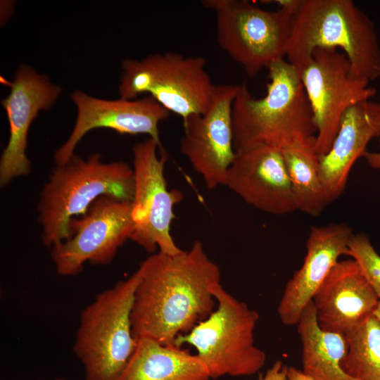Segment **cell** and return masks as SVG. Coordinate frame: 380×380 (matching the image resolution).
I'll use <instances>...</instances> for the list:
<instances>
[{"label": "cell", "mask_w": 380, "mask_h": 380, "mask_svg": "<svg viewBox=\"0 0 380 380\" xmlns=\"http://www.w3.org/2000/svg\"><path fill=\"white\" fill-rule=\"evenodd\" d=\"M353 234L345 224L311 227L300 268L287 281L277 308L281 322L296 325L300 315L341 255Z\"/></svg>", "instance_id": "2e32d148"}, {"label": "cell", "mask_w": 380, "mask_h": 380, "mask_svg": "<svg viewBox=\"0 0 380 380\" xmlns=\"http://www.w3.org/2000/svg\"><path fill=\"white\" fill-rule=\"evenodd\" d=\"M347 255L356 261L380 299V255L368 236L362 233L353 234L348 246Z\"/></svg>", "instance_id": "603a6c76"}, {"label": "cell", "mask_w": 380, "mask_h": 380, "mask_svg": "<svg viewBox=\"0 0 380 380\" xmlns=\"http://www.w3.org/2000/svg\"><path fill=\"white\" fill-rule=\"evenodd\" d=\"M149 138L132 148L135 191L132 202V229L129 239L150 253L158 251L175 255L182 250L170 232L175 219V206L182 199L177 189L170 190L164 175L165 154Z\"/></svg>", "instance_id": "30bf717a"}, {"label": "cell", "mask_w": 380, "mask_h": 380, "mask_svg": "<svg viewBox=\"0 0 380 380\" xmlns=\"http://www.w3.org/2000/svg\"><path fill=\"white\" fill-rule=\"evenodd\" d=\"M368 165L376 170H380V152H370L366 151L362 154Z\"/></svg>", "instance_id": "d4e9b609"}, {"label": "cell", "mask_w": 380, "mask_h": 380, "mask_svg": "<svg viewBox=\"0 0 380 380\" xmlns=\"http://www.w3.org/2000/svg\"><path fill=\"white\" fill-rule=\"evenodd\" d=\"M300 75L317 129L315 150L324 155L347 109L369 100L376 90L357 77L346 54L336 48H316Z\"/></svg>", "instance_id": "9c48e42d"}, {"label": "cell", "mask_w": 380, "mask_h": 380, "mask_svg": "<svg viewBox=\"0 0 380 380\" xmlns=\"http://www.w3.org/2000/svg\"><path fill=\"white\" fill-rule=\"evenodd\" d=\"M134 191V170L127 163H104L99 153L87 159L74 154L56 165L42 190L39 220L44 244L52 247L68 239L71 220L84 215L99 197L132 203Z\"/></svg>", "instance_id": "277c9868"}, {"label": "cell", "mask_w": 380, "mask_h": 380, "mask_svg": "<svg viewBox=\"0 0 380 380\" xmlns=\"http://www.w3.org/2000/svg\"><path fill=\"white\" fill-rule=\"evenodd\" d=\"M54 380H66V379H64V378H57V379H56Z\"/></svg>", "instance_id": "83f0119b"}, {"label": "cell", "mask_w": 380, "mask_h": 380, "mask_svg": "<svg viewBox=\"0 0 380 380\" xmlns=\"http://www.w3.org/2000/svg\"><path fill=\"white\" fill-rule=\"evenodd\" d=\"M131 312L134 336L175 345L215 310L214 291L221 280L218 265L201 242L175 255L152 253L138 269Z\"/></svg>", "instance_id": "6da1fadb"}, {"label": "cell", "mask_w": 380, "mask_h": 380, "mask_svg": "<svg viewBox=\"0 0 380 380\" xmlns=\"http://www.w3.org/2000/svg\"><path fill=\"white\" fill-rule=\"evenodd\" d=\"M217 308L175 346H193L210 379L222 376H251L265 365L266 354L255 344L258 313L220 284L214 291Z\"/></svg>", "instance_id": "8992f818"}, {"label": "cell", "mask_w": 380, "mask_h": 380, "mask_svg": "<svg viewBox=\"0 0 380 380\" xmlns=\"http://www.w3.org/2000/svg\"><path fill=\"white\" fill-rule=\"evenodd\" d=\"M71 99L77 107V118L70 137L55 152L56 165L65 163L84 135L97 128L110 129L121 134H146L162 147L158 125L170 112L151 96L106 100L77 90Z\"/></svg>", "instance_id": "4fadbf2b"}, {"label": "cell", "mask_w": 380, "mask_h": 380, "mask_svg": "<svg viewBox=\"0 0 380 380\" xmlns=\"http://www.w3.org/2000/svg\"><path fill=\"white\" fill-rule=\"evenodd\" d=\"M374 314L375 315V316L378 318V319L380 322V301H379V305H378L376 309L375 310Z\"/></svg>", "instance_id": "4316f807"}, {"label": "cell", "mask_w": 380, "mask_h": 380, "mask_svg": "<svg viewBox=\"0 0 380 380\" xmlns=\"http://www.w3.org/2000/svg\"><path fill=\"white\" fill-rule=\"evenodd\" d=\"M224 186L263 212L285 215L297 210L288 170L279 148L260 146L236 151Z\"/></svg>", "instance_id": "9a60e30c"}, {"label": "cell", "mask_w": 380, "mask_h": 380, "mask_svg": "<svg viewBox=\"0 0 380 380\" xmlns=\"http://www.w3.org/2000/svg\"><path fill=\"white\" fill-rule=\"evenodd\" d=\"M132 226V203L99 197L81 218L71 220L70 236L51 247L56 272L62 276H75L87 262L109 264L129 239Z\"/></svg>", "instance_id": "8fae6325"}, {"label": "cell", "mask_w": 380, "mask_h": 380, "mask_svg": "<svg viewBox=\"0 0 380 380\" xmlns=\"http://www.w3.org/2000/svg\"><path fill=\"white\" fill-rule=\"evenodd\" d=\"M205 58L178 53H155L137 61L122 62L120 99H137L149 94L158 103L182 120L207 111L215 85L205 70Z\"/></svg>", "instance_id": "ba28073f"}, {"label": "cell", "mask_w": 380, "mask_h": 380, "mask_svg": "<svg viewBox=\"0 0 380 380\" xmlns=\"http://www.w3.org/2000/svg\"><path fill=\"white\" fill-rule=\"evenodd\" d=\"M208 371L196 354L175 345L140 337L118 380H209Z\"/></svg>", "instance_id": "d6986e66"}, {"label": "cell", "mask_w": 380, "mask_h": 380, "mask_svg": "<svg viewBox=\"0 0 380 380\" xmlns=\"http://www.w3.org/2000/svg\"><path fill=\"white\" fill-rule=\"evenodd\" d=\"M9 84L11 91L1 101L9 124L8 141L0 159L1 186L30 173L26 155L29 129L39 112L52 107L61 93V87L47 76L25 65L18 67Z\"/></svg>", "instance_id": "5bb4252c"}, {"label": "cell", "mask_w": 380, "mask_h": 380, "mask_svg": "<svg viewBox=\"0 0 380 380\" xmlns=\"http://www.w3.org/2000/svg\"><path fill=\"white\" fill-rule=\"evenodd\" d=\"M318 47L341 49L365 82L380 77L374 24L351 0H298L287 61L300 72Z\"/></svg>", "instance_id": "3957f363"}, {"label": "cell", "mask_w": 380, "mask_h": 380, "mask_svg": "<svg viewBox=\"0 0 380 380\" xmlns=\"http://www.w3.org/2000/svg\"><path fill=\"white\" fill-rule=\"evenodd\" d=\"M277 2L270 11L246 0L202 1L214 11L219 46L250 77L286 56L298 0Z\"/></svg>", "instance_id": "52a82bcc"}, {"label": "cell", "mask_w": 380, "mask_h": 380, "mask_svg": "<svg viewBox=\"0 0 380 380\" xmlns=\"http://www.w3.org/2000/svg\"><path fill=\"white\" fill-rule=\"evenodd\" d=\"M239 85H216L206 112L183 120L179 147L206 187L224 186L235 157L233 144L232 104Z\"/></svg>", "instance_id": "7c38bea8"}, {"label": "cell", "mask_w": 380, "mask_h": 380, "mask_svg": "<svg viewBox=\"0 0 380 380\" xmlns=\"http://www.w3.org/2000/svg\"><path fill=\"white\" fill-rule=\"evenodd\" d=\"M287 369L286 365L277 360L265 374H260L258 380H288Z\"/></svg>", "instance_id": "cb8c5ba5"}, {"label": "cell", "mask_w": 380, "mask_h": 380, "mask_svg": "<svg viewBox=\"0 0 380 380\" xmlns=\"http://www.w3.org/2000/svg\"><path fill=\"white\" fill-rule=\"evenodd\" d=\"M296 325L305 374L315 380H355L341 367L348 350L346 336L320 328L312 300L303 310Z\"/></svg>", "instance_id": "ffe728a7"}, {"label": "cell", "mask_w": 380, "mask_h": 380, "mask_svg": "<svg viewBox=\"0 0 380 380\" xmlns=\"http://www.w3.org/2000/svg\"><path fill=\"white\" fill-rule=\"evenodd\" d=\"M266 94L253 97L239 84L232 104L235 151L260 146L280 150L316 136L311 106L300 72L285 58L267 68Z\"/></svg>", "instance_id": "7a4b0ae2"}, {"label": "cell", "mask_w": 380, "mask_h": 380, "mask_svg": "<svg viewBox=\"0 0 380 380\" xmlns=\"http://www.w3.org/2000/svg\"><path fill=\"white\" fill-rule=\"evenodd\" d=\"M139 279L137 270L82 310L72 349L84 367L85 380H118L126 368L137 345L131 312Z\"/></svg>", "instance_id": "5b68a950"}, {"label": "cell", "mask_w": 380, "mask_h": 380, "mask_svg": "<svg viewBox=\"0 0 380 380\" xmlns=\"http://www.w3.org/2000/svg\"><path fill=\"white\" fill-rule=\"evenodd\" d=\"M380 137V102L366 100L343 115L331 148L319 156V175L327 203L343 193L350 172L369 142Z\"/></svg>", "instance_id": "ac0fdd59"}, {"label": "cell", "mask_w": 380, "mask_h": 380, "mask_svg": "<svg viewBox=\"0 0 380 380\" xmlns=\"http://www.w3.org/2000/svg\"><path fill=\"white\" fill-rule=\"evenodd\" d=\"M348 350L341 362L355 380H380V322L373 313L346 335Z\"/></svg>", "instance_id": "7402d4cb"}, {"label": "cell", "mask_w": 380, "mask_h": 380, "mask_svg": "<svg viewBox=\"0 0 380 380\" xmlns=\"http://www.w3.org/2000/svg\"><path fill=\"white\" fill-rule=\"evenodd\" d=\"M320 328L346 335L376 309L380 299L353 259L338 261L312 299Z\"/></svg>", "instance_id": "e0dca14e"}, {"label": "cell", "mask_w": 380, "mask_h": 380, "mask_svg": "<svg viewBox=\"0 0 380 380\" xmlns=\"http://www.w3.org/2000/svg\"><path fill=\"white\" fill-rule=\"evenodd\" d=\"M287 378L288 380H315L293 367H288Z\"/></svg>", "instance_id": "484cf974"}, {"label": "cell", "mask_w": 380, "mask_h": 380, "mask_svg": "<svg viewBox=\"0 0 380 380\" xmlns=\"http://www.w3.org/2000/svg\"><path fill=\"white\" fill-rule=\"evenodd\" d=\"M292 185L297 210L318 216L328 204L319 175L315 136L281 150Z\"/></svg>", "instance_id": "44dd1931"}]
</instances>
